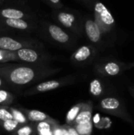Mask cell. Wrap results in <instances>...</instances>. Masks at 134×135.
Listing matches in <instances>:
<instances>
[{"mask_svg": "<svg viewBox=\"0 0 134 135\" xmlns=\"http://www.w3.org/2000/svg\"><path fill=\"white\" fill-rule=\"evenodd\" d=\"M75 130L79 135H91L92 131V123L88 122L83 124H76Z\"/></svg>", "mask_w": 134, "mask_h": 135, "instance_id": "ac0fdd59", "label": "cell"}, {"mask_svg": "<svg viewBox=\"0 0 134 135\" xmlns=\"http://www.w3.org/2000/svg\"><path fill=\"white\" fill-rule=\"evenodd\" d=\"M3 81H4V80L0 77V87L2 86V85H3Z\"/></svg>", "mask_w": 134, "mask_h": 135, "instance_id": "1f68e13d", "label": "cell"}, {"mask_svg": "<svg viewBox=\"0 0 134 135\" xmlns=\"http://www.w3.org/2000/svg\"><path fill=\"white\" fill-rule=\"evenodd\" d=\"M43 1L53 9H58L64 7L62 0H43Z\"/></svg>", "mask_w": 134, "mask_h": 135, "instance_id": "44dd1931", "label": "cell"}, {"mask_svg": "<svg viewBox=\"0 0 134 135\" xmlns=\"http://www.w3.org/2000/svg\"><path fill=\"white\" fill-rule=\"evenodd\" d=\"M40 32L47 41L58 46L71 48L77 42V36L60 25L47 21L40 22Z\"/></svg>", "mask_w": 134, "mask_h": 135, "instance_id": "7a4b0ae2", "label": "cell"}, {"mask_svg": "<svg viewBox=\"0 0 134 135\" xmlns=\"http://www.w3.org/2000/svg\"><path fill=\"white\" fill-rule=\"evenodd\" d=\"M89 92L92 95H93L95 97L101 96L103 93V86L102 82L97 78L93 79L90 82Z\"/></svg>", "mask_w": 134, "mask_h": 135, "instance_id": "2e32d148", "label": "cell"}, {"mask_svg": "<svg viewBox=\"0 0 134 135\" xmlns=\"http://www.w3.org/2000/svg\"><path fill=\"white\" fill-rule=\"evenodd\" d=\"M10 99H11V96L7 91L2 90V89L0 90V104L8 101Z\"/></svg>", "mask_w": 134, "mask_h": 135, "instance_id": "d4e9b609", "label": "cell"}, {"mask_svg": "<svg viewBox=\"0 0 134 135\" xmlns=\"http://www.w3.org/2000/svg\"><path fill=\"white\" fill-rule=\"evenodd\" d=\"M97 54V49L92 44H84L77 48L70 56V60L76 65H85L92 62Z\"/></svg>", "mask_w": 134, "mask_h": 135, "instance_id": "30bf717a", "label": "cell"}, {"mask_svg": "<svg viewBox=\"0 0 134 135\" xmlns=\"http://www.w3.org/2000/svg\"><path fill=\"white\" fill-rule=\"evenodd\" d=\"M38 27L36 20L0 19V28L13 31L32 32Z\"/></svg>", "mask_w": 134, "mask_h": 135, "instance_id": "9c48e42d", "label": "cell"}, {"mask_svg": "<svg viewBox=\"0 0 134 135\" xmlns=\"http://www.w3.org/2000/svg\"><path fill=\"white\" fill-rule=\"evenodd\" d=\"M32 128L30 127L25 126V127L20 128L17 131V135H30L32 134Z\"/></svg>", "mask_w": 134, "mask_h": 135, "instance_id": "484cf974", "label": "cell"}, {"mask_svg": "<svg viewBox=\"0 0 134 135\" xmlns=\"http://www.w3.org/2000/svg\"><path fill=\"white\" fill-rule=\"evenodd\" d=\"M126 63L116 61V60H108L100 62L96 66V70L101 75L103 76H117L126 70Z\"/></svg>", "mask_w": 134, "mask_h": 135, "instance_id": "8fae6325", "label": "cell"}, {"mask_svg": "<svg viewBox=\"0 0 134 135\" xmlns=\"http://www.w3.org/2000/svg\"><path fill=\"white\" fill-rule=\"evenodd\" d=\"M18 123H19L17 122L14 119L7 120V121H5L3 123V127L7 131H13V130H15L17 128V127L18 126Z\"/></svg>", "mask_w": 134, "mask_h": 135, "instance_id": "7402d4cb", "label": "cell"}, {"mask_svg": "<svg viewBox=\"0 0 134 135\" xmlns=\"http://www.w3.org/2000/svg\"><path fill=\"white\" fill-rule=\"evenodd\" d=\"M51 15L58 25L76 36H82V18H81L75 11L62 7L61 9H54Z\"/></svg>", "mask_w": 134, "mask_h": 135, "instance_id": "3957f363", "label": "cell"}, {"mask_svg": "<svg viewBox=\"0 0 134 135\" xmlns=\"http://www.w3.org/2000/svg\"><path fill=\"white\" fill-rule=\"evenodd\" d=\"M0 19L36 20L33 13L15 7H0Z\"/></svg>", "mask_w": 134, "mask_h": 135, "instance_id": "7c38bea8", "label": "cell"}, {"mask_svg": "<svg viewBox=\"0 0 134 135\" xmlns=\"http://www.w3.org/2000/svg\"><path fill=\"white\" fill-rule=\"evenodd\" d=\"M82 29L92 45L96 47L101 44L103 35L94 18L88 16L82 18Z\"/></svg>", "mask_w": 134, "mask_h": 135, "instance_id": "ba28073f", "label": "cell"}, {"mask_svg": "<svg viewBox=\"0 0 134 135\" xmlns=\"http://www.w3.org/2000/svg\"><path fill=\"white\" fill-rule=\"evenodd\" d=\"M131 68H134V62L130 63H126V70H130Z\"/></svg>", "mask_w": 134, "mask_h": 135, "instance_id": "f546056e", "label": "cell"}, {"mask_svg": "<svg viewBox=\"0 0 134 135\" xmlns=\"http://www.w3.org/2000/svg\"><path fill=\"white\" fill-rule=\"evenodd\" d=\"M23 48H44V45L33 38L0 36V49L17 51Z\"/></svg>", "mask_w": 134, "mask_h": 135, "instance_id": "5b68a950", "label": "cell"}, {"mask_svg": "<svg viewBox=\"0 0 134 135\" xmlns=\"http://www.w3.org/2000/svg\"><path fill=\"white\" fill-rule=\"evenodd\" d=\"M51 125L47 122H40L37 127L38 133L39 135H53V132L51 131Z\"/></svg>", "mask_w": 134, "mask_h": 135, "instance_id": "d6986e66", "label": "cell"}, {"mask_svg": "<svg viewBox=\"0 0 134 135\" xmlns=\"http://www.w3.org/2000/svg\"><path fill=\"white\" fill-rule=\"evenodd\" d=\"M0 119L2 120L3 122H5L7 120L13 119V117L12 113H10L7 110H6L4 108H0Z\"/></svg>", "mask_w": 134, "mask_h": 135, "instance_id": "cb8c5ba5", "label": "cell"}, {"mask_svg": "<svg viewBox=\"0 0 134 135\" xmlns=\"http://www.w3.org/2000/svg\"><path fill=\"white\" fill-rule=\"evenodd\" d=\"M100 115L99 114H96L94 117H93V123H95V124H97L100 121Z\"/></svg>", "mask_w": 134, "mask_h": 135, "instance_id": "83f0119b", "label": "cell"}, {"mask_svg": "<svg viewBox=\"0 0 134 135\" xmlns=\"http://www.w3.org/2000/svg\"><path fill=\"white\" fill-rule=\"evenodd\" d=\"M92 107L91 105H83L80 112L74 119L76 124H83L88 122H92Z\"/></svg>", "mask_w": 134, "mask_h": 135, "instance_id": "5bb4252c", "label": "cell"}, {"mask_svg": "<svg viewBox=\"0 0 134 135\" xmlns=\"http://www.w3.org/2000/svg\"><path fill=\"white\" fill-rule=\"evenodd\" d=\"M46 64H27L7 62L0 64V77L6 82L14 85H25L40 78L58 72Z\"/></svg>", "mask_w": 134, "mask_h": 135, "instance_id": "6da1fadb", "label": "cell"}, {"mask_svg": "<svg viewBox=\"0 0 134 135\" xmlns=\"http://www.w3.org/2000/svg\"><path fill=\"white\" fill-rule=\"evenodd\" d=\"M76 1L80 2L81 3L85 4V5H86L88 7H92V6H93V4H94L96 0H76Z\"/></svg>", "mask_w": 134, "mask_h": 135, "instance_id": "4316f807", "label": "cell"}, {"mask_svg": "<svg viewBox=\"0 0 134 135\" xmlns=\"http://www.w3.org/2000/svg\"><path fill=\"white\" fill-rule=\"evenodd\" d=\"M28 118L32 122H42L47 119V115L38 110H32L28 113Z\"/></svg>", "mask_w": 134, "mask_h": 135, "instance_id": "e0dca14e", "label": "cell"}, {"mask_svg": "<svg viewBox=\"0 0 134 135\" xmlns=\"http://www.w3.org/2000/svg\"><path fill=\"white\" fill-rule=\"evenodd\" d=\"M100 108L106 112L118 116L128 123H133V121L127 112L125 105L116 97H106L100 101Z\"/></svg>", "mask_w": 134, "mask_h": 135, "instance_id": "52a82bcc", "label": "cell"}, {"mask_svg": "<svg viewBox=\"0 0 134 135\" xmlns=\"http://www.w3.org/2000/svg\"><path fill=\"white\" fill-rule=\"evenodd\" d=\"M68 81L67 79L64 80H51L47 81L42 83H39L35 87V90L39 93H44L48 92L51 90H54L55 89H58V87L62 86L63 84H66Z\"/></svg>", "mask_w": 134, "mask_h": 135, "instance_id": "4fadbf2b", "label": "cell"}, {"mask_svg": "<svg viewBox=\"0 0 134 135\" xmlns=\"http://www.w3.org/2000/svg\"><path fill=\"white\" fill-rule=\"evenodd\" d=\"M82 104H78V105H76L74 107H73L67 113V115H66V120L68 123H71L73 121H74V119H76L77 115H78V113L80 112L81 108H82Z\"/></svg>", "mask_w": 134, "mask_h": 135, "instance_id": "ffe728a7", "label": "cell"}, {"mask_svg": "<svg viewBox=\"0 0 134 135\" xmlns=\"http://www.w3.org/2000/svg\"><path fill=\"white\" fill-rule=\"evenodd\" d=\"M18 62L27 64H46L51 56L44 48H23L16 51Z\"/></svg>", "mask_w": 134, "mask_h": 135, "instance_id": "8992f818", "label": "cell"}, {"mask_svg": "<svg viewBox=\"0 0 134 135\" xmlns=\"http://www.w3.org/2000/svg\"><path fill=\"white\" fill-rule=\"evenodd\" d=\"M68 133H69V135H79L77 134V132L76 131V130L75 129H73V128L69 129Z\"/></svg>", "mask_w": 134, "mask_h": 135, "instance_id": "f1b7e54d", "label": "cell"}, {"mask_svg": "<svg viewBox=\"0 0 134 135\" xmlns=\"http://www.w3.org/2000/svg\"><path fill=\"white\" fill-rule=\"evenodd\" d=\"M94 19L103 35L111 32L115 27V21L108 8L101 2L96 0L93 6Z\"/></svg>", "mask_w": 134, "mask_h": 135, "instance_id": "277c9868", "label": "cell"}, {"mask_svg": "<svg viewBox=\"0 0 134 135\" xmlns=\"http://www.w3.org/2000/svg\"><path fill=\"white\" fill-rule=\"evenodd\" d=\"M7 62H18L16 51L0 49V64Z\"/></svg>", "mask_w": 134, "mask_h": 135, "instance_id": "9a60e30c", "label": "cell"}, {"mask_svg": "<svg viewBox=\"0 0 134 135\" xmlns=\"http://www.w3.org/2000/svg\"><path fill=\"white\" fill-rule=\"evenodd\" d=\"M12 115H13V119L16 120L17 122L21 123H24L26 122V119L24 115L21 112L16 109H12Z\"/></svg>", "mask_w": 134, "mask_h": 135, "instance_id": "603a6c76", "label": "cell"}, {"mask_svg": "<svg viewBox=\"0 0 134 135\" xmlns=\"http://www.w3.org/2000/svg\"><path fill=\"white\" fill-rule=\"evenodd\" d=\"M6 0H0V7L4 5V3L6 2Z\"/></svg>", "mask_w": 134, "mask_h": 135, "instance_id": "4dcf8cb0", "label": "cell"}]
</instances>
